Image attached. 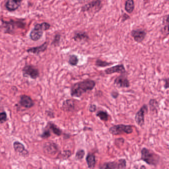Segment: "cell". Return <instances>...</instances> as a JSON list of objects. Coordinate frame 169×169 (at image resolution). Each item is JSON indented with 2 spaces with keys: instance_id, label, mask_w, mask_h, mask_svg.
<instances>
[{
  "instance_id": "1",
  "label": "cell",
  "mask_w": 169,
  "mask_h": 169,
  "mask_svg": "<svg viewBox=\"0 0 169 169\" xmlns=\"http://www.w3.org/2000/svg\"><path fill=\"white\" fill-rule=\"evenodd\" d=\"M96 82L91 79H87L74 83L71 89V95L72 97H81L87 91H92L95 87Z\"/></svg>"
},
{
  "instance_id": "2",
  "label": "cell",
  "mask_w": 169,
  "mask_h": 169,
  "mask_svg": "<svg viewBox=\"0 0 169 169\" xmlns=\"http://www.w3.org/2000/svg\"><path fill=\"white\" fill-rule=\"evenodd\" d=\"M160 157L147 148L143 147L141 150V160L149 165L156 167L160 162Z\"/></svg>"
},
{
  "instance_id": "3",
  "label": "cell",
  "mask_w": 169,
  "mask_h": 169,
  "mask_svg": "<svg viewBox=\"0 0 169 169\" xmlns=\"http://www.w3.org/2000/svg\"><path fill=\"white\" fill-rule=\"evenodd\" d=\"M50 27V24L47 22H43L40 24H36L30 32V38L33 41H38L42 37L44 31L48 30Z\"/></svg>"
},
{
  "instance_id": "4",
  "label": "cell",
  "mask_w": 169,
  "mask_h": 169,
  "mask_svg": "<svg viewBox=\"0 0 169 169\" xmlns=\"http://www.w3.org/2000/svg\"><path fill=\"white\" fill-rule=\"evenodd\" d=\"M109 132L113 136H118L123 133L126 134H131L133 132L132 126L126 125L124 124L114 125L111 127Z\"/></svg>"
},
{
  "instance_id": "5",
  "label": "cell",
  "mask_w": 169,
  "mask_h": 169,
  "mask_svg": "<svg viewBox=\"0 0 169 169\" xmlns=\"http://www.w3.org/2000/svg\"><path fill=\"white\" fill-rule=\"evenodd\" d=\"M23 77H29L32 79H36L40 76L38 69L32 65H27L23 68Z\"/></svg>"
},
{
  "instance_id": "6",
  "label": "cell",
  "mask_w": 169,
  "mask_h": 169,
  "mask_svg": "<svg viewBox=\"0 0 169 169\" xmlns=\"http://www.w3.org/2000/svg\"><path fill=\"white\" fill-rule=\"evenodd\" d=\"M148 111V107L147 105L144 104L140 108V109L135 116V121L137 125L140 127H142L145 123V114H147Z\"/></svg>"
},
{
  "instance_id": "7",
  "label": "cell",
  "mask_w": 169,
  "mask_h": 169,
  "mask_svg": "<svg viewBox=\"0 0 169 169\" xmlns=\"http://www.w3.org/2000/svg\"><path fill=\"white\" fill-rule=\"evenodd\" d=\"M44 152L51 155H54L59 151L58 145L54 142H48L45 143L43 147Z\"/></svg>"
},
{
  "instance_id": "8",
  "label": "cell",
  "mask_w": 169,
  "mask_h": 169,
  "mask_svg": "<svg viewBox=\"0 0 169 169\" xmlns=\"http://www.w3.org/2000/svg\"><path fill=\"white\" fill-rule=\"evenodd\" d=\"M114 85L119 88H128L130 87V81L125 74H121L114 80Z\"/></svg>"
},
{
  "instance_id": "9",
  "label": "cell",
  "mask_w": 169,
  "mask_h": 169,
  "mask_svg": "<svg viewBox=\"0 0 169 169\" xmlns=\"http://www.w3.org/2000/svg\"><path fill=\"white\" fill-rule=\"evenodd\" d=\"M13 148L15 152L20 156L27 157L29 156V152L25 148L24 145L18 141H15L13 143Z\"/></svg>"
},
{
  "instance_id": "10",
  "label": "cell",
  "mask_w": 169,
  "mask_h": 169,
  "mask_svg": "<svg viewBox=\"0 0 169 169\" xmlns=\"http://www.w3.org/2000/svg\"><path fill=\"white\" fill-rule=\"evenodd\" d=\"M19 104L22 107L25 109H30L34 105V102L31 97L24 94L20 96Z\"/></svg>"
},
{
  "instance_id": "11",
  "label": "cell",
  "mask_w": 169,
  "mask_h": 169,
  "mask_svg": "<svg viewBox=\"0 0 169 169\" xmlns=\"http://www.w3.org/2000/svg\"><path fill=\"white\" fill-rule=\"evenodd\" d=\"M105 72L107 74H111L114 73H119L122 74L126 73V70L124 65L120 64L106 69Z\"/></svg>"
},
{
  "instance_id": "12",
  "label": "cell",
  "mask_w": 169,
  "mask_h": 169,
  "mask_svg": "<svg viewBox=\"0 0 169 169\" xmlns=\"http://www.w3.org/2000/svg\"><path fill=\"white\" fill-rule=\"evenodd\" d=\"M131 35L133 37L134 40L137 43H141L143 41L147 35V32L142 29L133 30L131 32Z\"/></svg>"
},
{
  "instance_id": "13",
  "label": "cell",
  "mask_w": 169,
  "mask_h": 169,
  "mask_svg": "<svg viewBox=\"0 0 169 169\" xmlns=\"http://www.w3.org/2000/svg\"><path fill=\"white\" fill-rule=\"evenodd\" d=\"M22 1V0H7L6 7L10 12L16 11L21 6Z\"/></svg>"
},
{
  "instance_id": "14",
  "label": "cell",
  "mask_w": 169,
  "mask_h": 169,
  "mask_svg": "<svg viewBox=\"0 0 169 169\" xmlns=\"http://www.w3.org/2000/svg\"><path fill=\"white\" fill-rule=\"evenodd\" d=\"M75 109V104L73 100L71 99L66 100L62 103V109L65 112H72Z\"/></svg>"
},
{
  "instance_id": "15",
  "label": "cell",
  "mask_w": 169,
  "mask_h": 169,
  "mask_svg": "<svg viewBox=\"0 0 169 169\" xmlns=\"http://www.w3.org/2000/svg\"><path fill=\"white\" fill-rule=\"evenodd\" d=\"M46 127L49 128L50 130H51L54 134H55L56 136L60 137L62 134V130L61 128H59V127H58L56 125L54 124L53 122H47Z\"/></svg>"
},
{
  "instance_id": "16",
  "label": "cell",
  "mask_w": 169,
  "mask_h": 169,
  "mask_svg": "<svg viewBox=\"0 0 169 169\" xmlns=\"http://www.w3.org/2000/svg\"><path fill=\"white\" fill-rule=\"evenodd\" d=\"M101 1L100 0H96L95 1L92 2L89 4L85 5V6L82 7L83 11H88L92 10L93 8L96 10H98V8H100L101 6Z\"/></svg>"
},
{
  "instance_id": "17",
  "label": "cell",
  "mask_w": 169,
  "mask_h": 169,
  "mask_svg": "<svg viewBox=\"0 0 169 169\" xmlns=\"http://www.w3.org/2000/svg\"><path fill=\"white\" fill-rule=\"evenodd\" d=\"M73 38L76 42H86L89 39V37L85 32H78L75 34Z\"/></svg>"
},
{
  "instance_id": "18",
  "label": "cell",
  "mask_w": 169,
  "mask_h": 169,
  "mask_svg": "<svg viewBox=\"0 0 169 169\" xmlns=\"http://www.w3.org/2000/svg\"><path fill=\"white\" fill-rule=\"evenodd\" d=\"M86 161L89 168H93L96 165V157L94 154L89 153L86 157Z\"/></svg>"
},
{
  "instance_id": "19",
  "label": "cell",
  "mask_w": 169,
  "mask_h": 169,
  "mask_svg": "<svg viewBox=\"0 0 169 169\" xmlns=\"http://www.w3.org/2000/svg\"><path fill=\"white\" fill-rule=\"evenodd\" d=\"M47 43H45L40 46L30 48V49L27 50V52L28 53H33V54L38 55V54L41 53V52H44L47 49Z\"/></svg>"
},
{
  "instance_id": "20",
  "label": "cell",
  "mask_w": 169,
  "mask_h": 169,
  "mask_svg": "<svg viewBox=\"0 0 169 169\" xmlns=\"http://www.w3.org/2000/svg\"><path fill=\"white\" fill-rule=\"evenodd\" d=\"M99 169H119V162L113 161V162H106L100 165Z\"/></svg>"
},
{
  "instance_id": "21",
  "label": "cell",
  "mask_w": 169,
  "mask_h": 169,
  "mask_svg": "<svg viewBox=\"0 0 169 169\" xmlns=\"http://www.w3.org/2000/svg\"><path fill=\"white\" fill-rule=\"evenodd\" d=\"M150 110L152 112H157V109L159 108V103L156 99H151L149 101Z\"/></svg>"
},
{
  "instance_id": "22",
  "label": "cell",
  "mask_w": 169,
  "mask_h": 169,
  "mask_svg": "<svg viewBox=\"0 0 169 169\" xmlns=\"http://www.w3.org/2000/svg\"><path fill=\"white\" fill-rule=\"evenodd\" d=\"M96 116L98 117L101 121L104 122L108 121L109 120V117L107 112L102 110H100L97 112Z\"/></svg>"
},
{
  "instance_id": "23",
  "label": "cell",
  "mask_w": 169,
  "mask_h": 169,
  "mask_svg": "<svg viewBox=\"0 0 169 169\" xmlns=\"http://www.w3.org/2000/svg\"><path fill=\"white\" fill-rule=\"evenodd\" d=\"M134 8L133 0H127L125 4V10L128 13H132Z\"/></svg>"
},
{
  "instance_id": "24",
  "label": "cell",
  "mask_w": 169,
  "mask_h": 169,
  "mask_svg": "<svg viewBox=\"0 0 169 169\" xmlns=\"http://www.w3.org/2000/svg\"><path fill=\"white\" fill-rule=\"evenodd\" d=\"M72 152L71 150H64L62 152H61L59 154L58 156V159H62V160H67L69 158L72 156Z\"/></svg>"
},
{
  "instance_id": "25",
  "label": "cell",
  "mask_w": 169,
  "mask_h": 169,
  "mask_svg": "<svg viewBox=\"0 0 169 169\" xmlns=\"http://www.w3.org/2000/svg\"><path fill=\"white\" fill-rule=\"evenodd\" d=\"M68 62L72 66H76L78 62V57L74 55L70 56Z\"/></svg>"
},
{
  "instance_id": "26",
  "label": "cell",
  "mask_w": 169,
  "mask_h": 169,
  "mask_svg": "<svg viewBox=\"0 0 169 169\" xmlns=\"http://www.w3.org/2000/svg\"><path fill=\"white\" fill-rule=\"evenodd\" d=\"M113 64V63H110L108 62H107L104 61L102 60L98 59L96 60V62H95V65L98 67H106L109 66L110 65H111Z\"/></svg>"
},
{
  "instance_id": "27",
  "label": "cell",
  "mask_w": 169,
  "mask_h": 169,
  "mask_svg": "<svg viewBox=\"0 0 169 169\" xmlns=\"http://www.w3.org/2000/svg\"><path fill=\"white\" fill-rule=\"evenodd\" d=\"M51 136V133L50 130L49 128L46 127L42 133L40 134V137L42 139H47L50 137Z\"/></svg>"
},
{
  "instance_id": "28",
  "label": "cell",
  "mask_w": 169,
  "mask_h": 169,
  "mask_svg": "<svg viewBox=\"0 0 169 169\" xmlns=\"http://www.w3.org/2000/svg\"><path fill=\"white\" fill-rule=\"evenodd\" d=\"M85 152L83 149H80L77 151L76 154V159L77 160H82L84 158Z\"/></svg>"
},
{
  "instance_id": "29",
  "label": "cell",
  "mask_w": 169,
  "mask_h": 169,
  "mask_svg": "<svg viewBox=\"0 0 169 169\" xmlns=\"http://www.w3.org/2000/svg\"><path fill=\"white\" fill-rule=\"evenodd\" d=\"M8 120L7 114L5 111L0 112V124L6 122Z\"/></svg>"
},
{
  "instance_id": "30",
  "label": "cell",
  "mask_w": 169,
  "mask_h": 169,
  "mask_svg": "<svg viewBox=\"0 0 169 169\" xmlns=\"http://www.w3.org/2000/svg\"><path fill=\"white\" fill-rule=\"evenodd\" d=\"M119 169H125L127 167V161L125 159H120L118 160Z\"/></svg>"
},
{
  "instance_id": "31",
  "label": "cell",
  "mask_w": 169,
  "mask_h": 169,
  "mask_svg": "<svg viewBox=\"0 0 169 169\" xmlns=\"http://www.w3.org/2000/svg\"><path fill=\"white\" fill-rule=\"evenodd\" d=\"M125 143V139L123 138H116L115 141V143L118 147L121 146Z\"/></svg>"
},
{
  "instance_id": "32",
  "label": "cell",
  "mask_w": 169,
  "mask_h": 169,
  "mask_svg": "<svg viewBox=\"0 0 169 169\" xmlns=\"http://www.w3.org/2000/svg\"><path fill=\"white\" fill-rule=\"evenodd\" d=\"M97 110V106L95 104H90L89 107V111L91 113H94Z\"/></svg>"
},
{
  "instance_id": "33",
  "label": "cell",
  "mask_w": 169,
  "mask_h": 169,
  "mask_svg": "<svg viewBox=\"0 0 169 169\" xmlns=\"http://www.w3.org/2000/svg\"><path fill=\"white\" fill-rule=\"evenodd\" d=\"M60 38H61V36L60 35H56L55 37V39H54V41H53V44L55 45L59 44V42H60Z\"/></svg>"
},
{
  "instance_id": "34",
  "label": "cell",
  "mask_w": 169,
  "mask_h": 169,
  "mask_svg": "<svg viewBox=\"0 0 169 169\" xmlns=\"http://www.w3.org/2000/svg\"><path fill=\"white\" fill-rule=\"evenodd\" d=\"M111 96H112V97L113 98L115 99H116L118 98V97L119 96V93L118 92L115 91H113L111 93Z\"/></svg>"
},
{
  "instance_id": "35",
  "label": "cell",
  "mask_w": 169,
  "mask_h": 169,
  "mask_svg": "<svg viewBox=\"0 0 169 169\" xmlns=\"http://www.w3.org/2000/svg\"><path fill=\"white\" fill-rule=\"evenodd\" d=\"M163 81H164V88L167 89L169 88V78H165Z\"/></svg>"
},
{
  "instance_id": "36",
  "label": "cell",
  "mask_w": 169,
  "mask_h": 169,
  "mask_svg": "<svg viewBox=\"0 0 169 169\" xmlns=\"http://www.w3.org/2000/svg\"><path fill=\"white\" fill-rule=\"evenodd\" d=\"M46 113L47 114V116L48 117H49L51 118H54L55 117V116H54V114L53 112H52V111H46Z\"/></svg>"
},
{
  "instance_id": "37",
  "label": "cell",
  "mask_w": 169,
  "mask_h": 169,
  "mask_svg": "<svg viewBox=\"0 0 169 169\" xmlns=\"http://www.w3.org/2000/svg\"><path fill=\"white\" fill-rule=\"evenodd\" d=\"M129 18H130V17H129L128 15L125 13V14L123 15V16H122V22H125V21H127V19H129Z\"/></svg>"
},
{
  "instance_id": "38",
  "label": "cell",
  "mask_w": 169,
  "mask_h": 169,
  "mask_svg": "<svg viewBox=\"0 0 169 169\" xmlns=\"http://www.w3.org/2000/svg\"><path fill=\"white\" fill-rule=\"evenodd\" d=\"M143 168H144V169H146V167H145V166H142V167H140V169H143Z\"/></svg>"
},
{
  "instance_id": "39",
  "label": "cell",
  "mask_w": 169,
  "mask_h": 169,
  "mask_svg": "<svg viewBox=\"0 0 169 169\" xmlns=\"http://www.w3.org/2000/svg\"><path fill=\"white\" fill-rule=\"evenodd\" d=\"M143 1H144V2H148L149 1H150V0H143Z\"/></svg>"
}]
</instances>
